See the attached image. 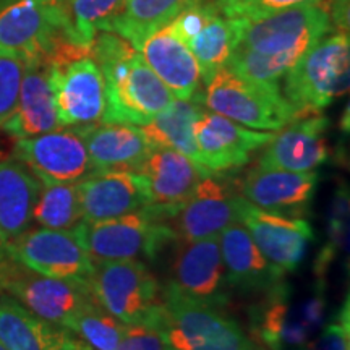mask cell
Listing matches in <instances>:
<instances>
[{
  "label": "cell",
  "mask_w": 350,
  "mask_h": 350,
  "mask_svg": "<svg viewBox=\"0 0 350 350\" xmlns=\"http://www.w3.org/2000/svg\"><path fill=\"white\" fill-rule=\"evenodd\" d=\"M65 42L73 44L67 0H8L0 7V54L49 62Z\"/></svg>",
  "instance_id": "52a82bcc"
},
{
  "label": "cell",
  "mask_w": 350,
  "mask_h": 350,
  "mask_svg": "<svg viewBox=\"0 0 350 350\" xmlns=\"http://www.w3.org/2000/svg\"><path fill=\"white\" fill-rule=\"evenodd\" d=\"M116 350H170L163 336L150 326H126L125 336Z\"/></svg>",
  "instance_id": "74e56055"
},
{
  "label": "cell",
  "mask_w": 350,
  "mask_h": 350,
  "mask_svg": "<svg viewBox=\"0 0 350 350\" xmlns=\"http://www.w3.org/2000/svg\"><path fill=\"white\" fill-rule=\"evenodd\" d=\"M196 0H124L111 18L100 23L99 31L112 33L139 51L142 44L185 12Z\"/></svg>",
  "instance_id": "83f0119b"
},
{
  "label": "cell",
  "mask_w": 350,
  "mask_h": 350,
  "mask_svg": "<svg viewBox=\"0 0 350 350\" xmlns=\"http://www.w3.org/2000/svg\"><path fill=\"white\" fill-rule=\"evenodd\" d=\"M59 350H93V349H91L88 344L83 342L81 339H78L75 334L68 332V336L65 338L64 344L60 345Z\"/></svg>",
  "instance_id": "60d3db41"
},
{
  "label": "cell",
  "mask_w": 350,
  "mask_h": 350,
  "mask_svg": "<svg viewBox=\"0 0 350 350\" xmlns=\"http://www.w3.org/2000/svg\"><path fill=\"white\" fill-rule=\"evenodd\" d=\"M314 350H350L349 299H345V304L340 306L334 318L323 327Z\"/></svg>",
  "instance_id": "d590c367"
},
{
  "label": "cell",
  "mask_w": 350,
  "mask_h": 350,
  "mask_svg": "<svg viewBox=\"0 0 350 350\" xmlns=\"http://www.w3.org/2000/svg\"><path fill=\"white\" fill-rule=\"evenodd\" d=\"M7 2H8V0H0V7H2L3 3H7Z\"/></svg>",
  "instance_id": "ee69618b"
},
{
  "label": "cell",
  "mask_w": 350,
  "mask_h": 350,
  "mask_svg": "<svg viewBox=\"0 0 350 350\" xmlns=\"http://www.w3.org/2000/svg\"><path fill=\"white\" fill-rule=\"evenodd\" d=\"M67 331L93 350H116L125 336L126 325L107 313L98 300H93L77 314Z\"/></svg>",
  "instance_id": "1f68e13d"
},
{
  "label": "cell",
  "mask_w": 350,
  "mask_h": 350,
  "mask_svg": "<svg viewBox=\"0 0 350 350\" xmlns=\"http://www.w3.org/2000/svg\"><path fill=\"white\" fill-rule=\"evenodd\" d=\"M327 130L329 119L321 113L297 119L262 148L256 165L292 172L317 170L329 161Z\"/></svg>",
  "instance_id": "ffe728a7"
},
{
  "label": "cell",
  "mask_w": 350,
  "mask_h": 350,
  "mask_svg": "<svg viewBox=\"0 0 350 350\" xmlns=\"http://www.w3.org/2000/svg\"><path fill=\"white\" fill-rule=\"evenodd\" d=\"M90 287L99 305L120 323L126 326H154L163 305V287L144 262H94Z\"/></svg>",
  "instance_id": "ba28073f"
},
{
  "label": "cell",
  "mask_w": 350,
  "mask_h": 350,
  "mask_svg": "<svg viewBox=\"0 0 350 350\" xmlns=\"http://www.w3.org/2000/svg\"><path fill=\"white\" fill-rule=\"evenodd\" d=\"M243 2L245 0H196V3H200V5L211 8V10L224 16L229 15L235 7H239Z\"/></svg>",
  "instance_id": "f35d334b"
},
{
  "label": "cell",
  "mask_w": 350,
  "mask_h": 350,
  "mask_svg": "<svg viewBox=\"0 0 350 350\" xmlns=\"http://www.w3.org/2000/svg\"><path fill=\"white\" fill-rule=\"evenodd\" d=\"M291 295V286L284 282L253 306L250 338L262 345L261 349H310L312 336L325 323L327 304L323 284H318L317 292L301 304H294Z\"/></svg>",
  "instance_id": "9c48e42d"
},
{
  "label": "cell",
  "mask_w": 350,
  "mask_h": 350,
  "mask_svg": "<svg viewBox=\"0 0 350 350\" xmlns=\"http://www.w3.org/2000/svg\"><path fill=\"white\" fill-rule=\"evenodd\" d=\"M329 31L332 25L326 0L245 20L226 67L247 80L279 85L304 52Z\"/></svg>",
  "instance_id": "6da1fadb"
},
{
  "label": "cell",
  "mask_w": 350,
  "mask_h": 350,
  "mask_svg": "<svg viewBox=\"0 0 350 350\" xmlns=\"http://www.w3.org/2000/svg\"><path fill=\"white\" fill-rule=\"evenodd\" d=\"M349 75V33L332 29L305 51L286 73L282 94L300 117L314 116L347 93Z\"/></svg>",
  "instance_id": "5b68a950"
},
{
  "label": "cell",
  "mask_w": 350,
  "mask_h": 350,
  "mask_svg": "<svg viewBox=\"0 0 350 350\" xmlns=\"http://www.w3.org/2000/svg\"><path fill=\"white\" fill-rule=\"evenodd\" d=\"M217 240L227 278L234 291L265 295L286 282L282 271L266 260L240 222L226 227Z\"/></svg>",
  "instance_id": "7402d4cb"
},
{
  "label": "cell",
  "mask_w": 350,
  "mask_h": 350,
  "mask_svg": "<svg viewBox=\"0 0 350 350\" xmlns=\"http://www.w3.org/2000/svg\"><path fill=\"white\" fill-rule=\"evenodd\" d=\"M273 137V131L248 129L204 107L195 122L196 163L208 172H234Z\"/></svg>",
  "instance_id": "5bb4252c"
},
{
  "label": "cell",
  "mask_w": 350,
  "mask_h": 350,
  "mask_svg": "<svg viewBox=\"0 0 350 350\" xmlns=\"http://www.w3.org/2000/svg\"><path fill=\"white\" fill-rule=\"evenodd\" d=\"M122 3L124 0H67L73 44L91 51L100 23L117 13Z\"/></svg>",
  "instance_id": "d6a6232c"
},
{
  "label": "cell",
  "mask_w": 350,
  "mask_h": 350,
  "mask_svg": "<svg viewBox=\"0 0 350 350\" xmlns=\"http://www.w3.org/2000/svg\"><path fill=\"white\" fill-rule=\"evenodd\" d=\"M239 222L271 265L279 271L294 273L314 240L313 227L305 217H291L256 208L242 200Z\"/></svg>",
  "instance_id": "ac0fdd59"
},
{
  "label": "cell",
  "mask_w": 350,
  "mask_h": 350,
  "mask_svg": "<svg viewBox=\"0 0 350 350\" xmlns=\"http://www.w3.org/2000/svg\"><path fill=\"white\" fill-rule=\"evenodd\" d=\"M41 180L15 157L0 161V232L8 240L29 229Z\"/></svg>",
  "instance_id": "4316f807"
},
{
  "label": "cell",
  "mask_w": 350,
  "mask_h": 350,
  "mask_svg": "<svg viewBox=\"0 0 350 350\" xmlns=\"http://www.w3.org/2000/svg\"><path fill=\"white\" fill-rule=\"evenodd\" d=\"M260 350H268V349H261L260 347ZM286 350H310V349H286Z\"/></svg>",
  "instance_id": "b9f144b4"
},
{
  "label": "cell",
  "mask_w": 350,
  "mask_h": 350,
  "mask_svg": "<svg viewBox=\"0 0 350 350\" xmlns=\"http://www.w3.org/2000/svg\"><path fill=\"white\" fill-rule=\"evenodd\" d=\"M15 261L47 278L90 284L94 265L78 242L75 232L39 227L26 230L8 243Z\"/></svg>",
  "instance_id": "7c38bea8"
},
{
  "label": "cell",
  "mask_w": 350,
  "mask_h": 350,
  "mask_svg": "<svg viewBox=\"0 0 350 350\" xmlns=\"http://www.w3.org/2000/svg\"><path fill=\"white\" fill-rule=\"evenodd\" d=\"M243 25V18H227L211 8L193 3L169 26L193 54L201 80L206 85L229 62Z\"/></svg>",
  "instance_id": "9a60e30c"
},
{
  "label": "cell",
  "mask_w": 350,
  "mask_h": 350,
  "mask_svg": "<svg viewBox=\"0 0 350 350\" xmlns=\"http://www.w3.org/2000/svg\"><path fill=\"white\" fill-rule=\"evenodd\" d=\"M13 157L41 182L78 183L96 174L85 142L75 126L16 139Z\"/></svg>",
  "instance_id": "2e32d148"
},
{
  "label": "cell",
  "mask_w": 350,
  "mask_h": 350,
  "mask_svg": "<svg viewBox=\"0 0 350 350\" xmlns=\"http://www.w3.org/2000/svg\"><path fill=\"white\" fill-rule=\"evenodd\" d=\"M96 172H139L151 151L142 129L131 124H86L75 126Z\"/></svg>",
  "instance_id": "603a6c76"
},
{
  "label": "cell",
  "mask_w": 350,
  "mask_h": 350,
  "mask_svg": "<svg viewBox=\"0 0 350 350\" xmlns=\"http://www.w3.org/2000/svg\"><path fill=\"white\" fill-rule=\"evenodd\" d=\"M0 294L18 300L26 310L51 325L68 329L77 314L96 300L90 284L47 278L15 261L0 284Z\"/></svg>",
  "instance_id": "30bf717a"
},
{
  "label": "cell",
  "mask_w": 350,
  "mask_h": 350,
  "mask_svg": "<svg viewBox=\"0 0 350 350\" xmlns=\"http://www.w3.org/2000/svg\"><path fill=\"white\" fill-rule=\"evenodd\" d=\"M319 177L312 172L253 167L239 180L240 195L265 211L304 217L310 213Z\"/></svg>",
  "instance_id": "d6986e66"
},
{
  "label": "cell",
  "mask_w": 350,
  "mask_h": 350,
  "mask_svg": "<svg viewBox=\"0 0 350 350\" xmlns=\"http://www.w3.org/2000/svg\"><path fill=\"white\" fill-rule=\"evenodd\" d=\"M169 284L188 299L224 310L232 299V288L222 261L217 237L180 240Z\"/></svg>",
  "instance_id": "e0dca14e"
},
{
  "label": "cell",
  "mask_w": 350,
  "mask_h": 350,
  "mask_svg": "<svg viewBox=\"0 0 350 350\" xmlns=\"http://www.w3.org/2000/svg\"><path fill=\"white\" fill-rule=\"evenodd\" d=\"M68 332L38 318L13 297L0 294V340L7 350H59Z\"/></svg>",
  "instance_id": "f1b7e54d"
},
{
  "label": "cell",
  "mask_w": 350,
  "mask_h": 350,
  "mask_svg": "<svg viewBox=\"0 0 350 350\" xmlns=\"http://www.w3.org/2000/svg\"><path fill=\"white\" fill-rule=\"evenodd\" d=\"M2 129L16 139L62 129L51 90L47 60H33L25 64L16 106L10 117L3 122Z\"/></svg>",
  "instance_id": "cb8c5ba5"
},
{
  "label": "cell",
  "mask_w": 350,
  "mask_h": 350,
  "mask_svg": "<svg viewBox=\"0 0 350 350\" xmlns=\"http://www.w3.org/2000/svg\"><path fill=\"white\" fill-rule=\"evenodd\" d=\"M178 208L148 204L135 213L103 221H81L73 227L83 250L94 262L156 260L177 235L169 221Z\"/></svg>",
  "instance_id": "3957f363"
},
{
  "label": "cell",
  "mask_w": 350,
  "mask_h": 350,
  "mask_svg": "<svg viewBox=\"0 0 350 350\" xmlns=\"http://www.w3.org/2000/svg\"><path fill=\"white\" fill-rule=\"evenodd\" d=\"M49 83L60 126L94 124L103 117V73L93 55L49 64Z\"/></svg>",
  "instance_id": "4fadbf2b"
},
{
  "label": "cell",
  "mask_w": 350,
  "mask_h": 350,
  "mask_svg": "<svg viewBox=\"0 0 350 350\" xmlns=\"http://www.w3.org/2000/svg\"><path fill=\"white\" fill-rule=\"evenodd\" d=\"M201 103L209 111L253 130L275 131L297 119V109L282 94L281 85L252 81L224 67L206 83Z\"/></svg>",
  "instance_id": "8992f818"
},
{
  "label": "cell",
  "mask_w": 350,
  "mask_h": 350,
  "mask_svg": "<svg viewBox=\"0 0 350 350\" xmlns=\"http://www.w3.org/2000/svg\"><path fill=\"white\" fill-rule=\"evenodd\" d=\"M138 174L146 178L151 204L180 209L201 178L211 172L182 152L152 146Z\"/></svg>",
  "instance_id": "d4e9b609"
},
{
  "label": "cell",
  "mask_w": 350,
  "mask_h": 350,
  "mask_svg": "<svg viewBox=\"0 0 350 350\" xmlns=\"http://www.w3.org/2000/svg\"><path fill=\"white\" fill-rule=\"evenodd\" d=\"M318 2H321V0H245L243 3H240L227 15V18H243L252 21L271 15V13L287 10V8L310 5V3Z\"/></svg>",
  "instance_id": "8d00e7d4"
},
{
  "label": "cell",
  "mask_w": 350,
  "mask_h": 350,
  "mask_svg": "<svg viewBox=\"0 0 350 350\" xmlns=\"http://www.w3.org/2000/svg\"><path fill=\"white\" fill-rule=\"evenodd\" d=\"M347 217H349V191L347 187H340L336 193L332 214L327 232V243L323 247L321 253L317 258V275H325L329 262L334 260L338 252L344 247L347 239Z\"/></svg>",
  "instance_id": "836d02e7"
},
{
  "label": "cell",
  "mask_w": 350,
  "mask_h": 350,
  "mask_svg": "<svg viewBox=\"0 0 350 350\" xmlns=\"http://www.w3.org/2000/svg\"><path fill=\"white\" fill-rule=\"evenodd\" d=\"M201 93L191 99H174L150 124L139 126L151 146L170 148L185 154L196 163L195 122L203 111Z\"/></svg>",
  "instance_id": "f546056e"
},
{
  "label": "cell",
  "mask_w": 350,
  "mask_h": 350,
  "mask_svg": "<svg viewBox=\"0 0 350 350\" xmlns=\"http://www.w3.org/2000/svg\"><path fill=\"white\" fill-rule=\"evenodd\" d=\"M91 55L103 73V124L146 125L175 99L169 88L150 68L142 52L112 33L100 31Z\"/></svg>",
  "instance_id": "7a4b0ae2"
},
{
  "label": "cell",
  "mask_w": 350,
  "mask_h": 350,
  "mask_svg": "<svg viewBox=\"0 0 350 350\" xmlns=\"http://www.w3.org/2000/svg\"><path fill=\"white\" fill-rule=\"evenodd\" d=\"M83 221H103L151 204L146 178L137 172H96L78 182Z\"/></svg>",
  "instance_id": "44dd1931"
},
{
  "label": "cell",
  "mask_w": 350,
  "mask_h": 350,
  "mask_svg": "<svg viewBox=\"0 0 350 350\" xmlns=\"http://www.w3.org/2000/svg\"><path fill=\"white\" fill-rule=\"evenodd\" d=\"M230 172H211L201 178L169 226L180 240H204L219 237L226 227L239 222V180Z\"/></svg>",
  "instance_id": "8fae6325"
},
{
  "label": "cell",
  "mask_w": 350,
  "mask_h": 350,
  "mask_svg": "<svg viewBox=\"0 0 350 350\" xmlns=\"http://www.w3.org/2000/svg\"><path fill=\"white\" fill-rule=\"evenodd\" d=\"M23 72V60L18 57L0 54V126L16 106Z\"/></svg>",
  "instance_id": "e575fe53"
},
{
  "label": "cell",
  "mask_w": 350,
  "mask_h": 350,
  "mask_svg": "<svg viewBox=\"0 0 350 350\" xmlns=\"http://www.w3.org/2000/svg\"><path fill=\"white\" fill-rule=\"evenodd\" d=\"M33 221L46 229L70 230L83 221L78 183L41 182Z\"/></svg>",
  "instance_id": "4dcf8cb0"
},
{
  "label": "cell",
  "mask_w": 350,
  "mask_h": 350,
  "mask_svg": "<svg viewBox=\"0 0 350 350\" xmlns=\"http://www.w3.org/2000/svg\"><path fill=\"white\" fill-rule=\"evenodd\" d=\"M170 350H260L243 327L221 310L188 299L167 284L154 323Z\"/></svg>",
  "instance_id": "277c9868"
},
{
  "label": "cell",
  "mask_w": 350,
  "mask_h": 350,
  "mask_svg": "<svg viewBox=\"0 0 350 350\" xmlns=\"http://www.w3.org/2000/svg\"><path fill=\"white\" fill-rule=\"evenodd\" d=\"M8 243H10V240H8L5 235L0 232V284H2L3 278H5L8 269H10V266L13 265V262H15V260H13L12 255H10V248H8Z\"/></svg>",
  "instance_id": "ab89813d"
},
{
  "label": "cell",
  "mask_w": 350,
  "mask_h": 350,
  "mask_svg": "<svg viewBox=\"0 0 350 350\" xmlns=\"http://www.w3.org/2000/svg\"><path fill=\"white\" fill-rule=\"evenodd\" d=\"M0 350H7V347H5V345H3V344H2V340H0Z\"/></svg>",
  "instance_id": "7bdbcfd3"
},
{
  "label": "cell",
  "mask_w": 350,
  "mask_h": 350,
  "mask_svg": "<svg viewBox=\"0 0 350 350\" xmlns=\"http://www.w3.org/2000/svg\"><path fill=\"white\" fill-rule=\"evenodd\" d=\"M143 59L175 99H191L200 91V68L185 42L167 25L139 47Z\"/></svg>",
  "instance_id": "484cf974"
}]
</instances>
